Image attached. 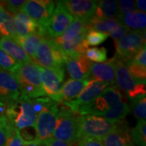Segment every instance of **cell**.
I'll list each match as a JSON object with an SVG mask.
<instances>
[{
    "label": "cell",
    "mask_w": 146,
    "mask_h": 146,
    "mask_svg": "<svg viewBox=\"0 0 146 146\" xmlns=\"http://www.w3.org/2000/svg\"><path fill=\"white\" fill-rule=\"evenodd\" d=\"M40 66L36 63L21 64L13 75L17 80L21 95L29 99L46 96L42 89Z\"/></svg>",
    "instance_id": "cell-1"
},
{
    "label": "cell",
    "mask_w": 146,
    "mask_h": 146,
    "mask_svg": "<svg viewBox=\"0 0 146 146\" xmlns=\"http://www.w3.org/2000/svg\"><path fill=\"white\" fill-rule=\"evenodd\" d=\"M6 116L19 131L35 127L36 114L30 99L25 96L21 95L18 99L7 105Z\"/></svg>",
    "instance_id": "cell-2"
},
{
    "label": "cell",
    "mask_w": 146,
    "mask_h": 146,
    "mask_svg": "<svg viewBox=\"0 0 146 146\" xmlns=\"http://www.w3.org/2000/svg\"><path fill=\"white\" fill-rule=\"evenodd\" d=\"M78 114L66 106H60L53 137L56 140L74 145L79 141Z\"/></svg>",
    "instance_id": "cell-3"
},
{
    "label": "cell",
    "mask_w": 146,
    "mask_h": 146,
    "mask_svg": "<svg viewBox=\"0 0 146 146\" xmlns=\"http://www.w3.org/2000/svg\"><path fill=\"white\" fill-rule=\"evenodd\" d=\"M67 56L54 40L44 38L36 48L35 61L42 68H64Z\"/></svg>",
    "instance_id": "cell-4"
},
{
    "label": "cell",
    "mask_w": 146,
    "mask_h": 146,
    "mask_svg": "<svg viewBox=\"0 0 146 146\" xmlns=\"http://www.w3.org/2000/svg\"><path fill=\"white\" fill-rule=\"evenodd\" d=\"M115 84L120 92H123L129 101L145 96V82H140L132 76L126 63L116 58Z\"/></svg>",
    "instance_id": "cell-5"
},
{
    "label": "cell",
    "mask_w": 146,
    "mask_h": 146,
    "mask_svg": "<svg viewBox=\"0 0 146 146\" xmlns=\"http://www.w3.org/2000/svg\"><path fill=\"white\" fill-rule=\"evenodd\" d=\"M117 122H112L102 117L94 115H79V139L94 137L102 139L116 127Z\"/></svg>",
    "instance_id": "cell-6"
},
{
    "label": "cell",
    "mask_w": 146,
    "mask_h": 146,
    "mask_svg": "<svg viewBox=\"0 0 146 146\" xmlns=\"http://www.w3.org/2000/svg\"><path fill=\"white\" fill-rule=\"evenodd\" d=\"M115 57L123 62H128L145 46V32L128 31L119 40L115 42Z\"/></svg>",
    "instance_id": "cell-7"
},
{
    "label": "cell",
    "mask_w": 146,
    "mask_h": 146,
    "mask_svg": "<svg viewBox=\"0 0 146 146\" xmlns=\"http://www.w3.org/2000/svg\"><path fill=\"white\" fill-rule=\"evenodd\" d=\"M59 104L53 100L50 104L36 115L35 123L36 140L46 142L53 137L54 131Z\"/></svg>",
    "instance_id": "cell-8"
},
{
    "label": "cell",
    "mask_w": 146,
    "mask_h": 146,
    "mask_svg": "<svg viewBox=\"0 0 146 146\" xmlns=\"http://www.w3.org/2000/svg\"><path fill=\"white\" fill-rule=\"evenodd\" d=\"M102 96L108 105L109 111L104 119L112 122H119L130 112L129 105L124 100L122 93L115 85H111L105 89Z\"/></svg>",
    "instance_id": "cell-9"
},
{
    "label": "cell",
    "mask_w": 146,
    "mask_h": 146,
    "mask_svg": "<svg viewBox=\"0 0 146 146\" xmlns=\"http://www.w3.org/2000/svg\"><path fill=\"white\" fill-rule=\"evenodd\" d=\"M54 7L55 3L54 1L29 0L25 2L22 11L39 25L46 29L52 16Z\"/></svg>",
    "instance_id": "cell-10"
},
{
    "label": "cell",
    "mask_w": 146,
    "mask_h": 146,
    "mask_svg": "<svg viewBox=\"0 0 146 146\" xmlns=\"http://www.w3.org/2000/svg\"><path fill=\"white\" fill-rule=\"evenodd\" d=\"M55 3L52 16L46 29L48 37H52V39L61 36L74 20L63 1H56Z\"/></svg>",
    "instance_id": "cell-11"
},
{
    "label": "cell",
    "mask_w": 146,
    "mask_h": 146,
    "mask_svg": "<svg viewBox=\"0 0 146 146\" xmlns=\"http://www.w3.org/2000/svg\"><path fill=\"white\" fill-rule=\"evenodd\" d=\"M40 70L42 89L45 93V95L55 101L63 87L65 77V69L45 68L41 67Z\"/></svg>",
    "instance_id": "cell-12"
},
{
    "label": "cell",
    "mask_w": 146,
    "mask_h": 146,
    "mask_svg": "<svg viewBox=\"0 0 146 146\" xmlns=\"http://www.w3.org/2000/svg\"><path fill=\"white\" fill-rule=\"evenodd\" d=\"M107 87H109V85L106 84L91 80H89L88 84L82 89V91L80 93L76 99L63 105V106H66L67 108L77 114V111L80 107L89 104L101 96Z\"/></svg>",
    "instance_id": "cell-13"
},
{
    "label": "cell",
    "mask_w": 146,
    "mask_h": 146,
    "mask_svg": "<svg viewBox=\"0 0 146 146\" xmlns=\"http://www.w3.org/2000/svg\"><path fill=\"white\" fill-rule=\"evenodd\" d=\"M115 57L111 58L106 62L92 63L89 71V80H94L106 84L109 86L115 84Z\"/></svg>",
    "instance_id": "cell-14"
},
{
    "label": "cell",
    "mask_w": 146,
    "mask_h": 146,
    "mask_svg": "<svg viewBox=\"0 0 146 146\" xmlns=\"http://www.w3.org/2000/svg\"><path fill=\"white\" fill-rule=\"evenodd\" d=\"M21 96L19 84L12 73L0 70V102L9 105Z\"/></svg>",
    "instance_id": "cell-15"
},
{
    "label": "cell",
    "mask_w": 146,
    "mask_h": 146,
    "mask_svg": "<svg viewBox=\"0 0 146 146\" xmlns=\"http://www.w3.org/2000/svg\"><path fill=\"white\" fill-rule=\"evenodd\" d=\"M12 17L17 36H25L32 33H36L43 37H48L46 28L39 25L23 11H19Z\"/></svg>",
    "instance_id": "cell-16"
},
{
    "label": "cell",
    "mask_w": 146,
    "mask_h": 146,
    "mask_svg": "<svg viewBox=\"0 0 146 146\" xmlns=\"http://www.w3.org/2000/svg\"><path fill=\"white\" fill-rule=\"evenodd\" d=\"M98 1L94 0H66L63 1L70 14L76 19L88 23L95 15Z\"/></svg>",
    "instance_id": "cell-17"
},
{
    "label": "cell",
    "mask_w": 146,
    "mask_h": 146,
    "mask_svg": "<svg viewBox=\"0 0 146 146\" xmlns=\"http://www.w3.org/2000/svg\"><path fill=\"white\" fill-rule=\"evenodd\" d=\"M131 129L127 122L121 120L117 122L115 129L109 132L101 141L103 146H133L131 138Z\"/></svg>",
    "instance_id": "cell-18"
},
{
    "label": "cell",
    "mask_w": 146,
    "mask_h": 146,
    "mask_svg": "<svg viewBox=\"0 0 146 146\" xmlns=\"http://www.w3.org/2000/svg\"><path fill=\"white\" fill-rule=\"evenodd\" d=\"M89 82V79H84V80L69 79L63 84L61 91L56 98L55 102L60 106H63L76 99V97Z\"/></svg>",
    "instance_id": "cell-19"
},
{
    "label": "cell",
    "mask_w": 146,
    "mask_h": 146,
    "mask_svg": "<svg viewBox=\"0 0 146 146\" xmlns=\"http://www.w3.org/2000/svg\"><path fill=\"white\" fill-rule=\"evenodd\" d=\"M91 64L84 54L76 58H67L65 62L67 72L73 80L88 79Z\"/></svg>",
    "instance_id": "cell-20"
},
{
    "label": "cell",
    "mask_w": 146,
    "mask_h": 146,
    "mask_svg": "<svg viewBox=\"0 0 146 146\" xmlns=\"http://www.w3.org/2000/svg\"><path fill=\"white\" fill-rule=\"evenodd\" d=\"M0 47L19 64L33 63V59L27 54L19 43L11 36L0 37Z\"/></svg>",
    "instance_id": "cell-21"
},
{
    "label": "cell",
    "mask_w": 146,
    "mask_h": 146,
    "mask_svg": "<svg viewBox=\"0 0 146 146\" xmlns=\"http://www.w3.org/2000/svg\"><path fill=\"white\" fill-rule=\"evenodd\" d=\"M119 21L130 31L145 32L146 15L145 12L135 10L126 14Z\"/></svg>",
    "instance_id": "cell-22"
},
{
    "label": "cell",
    "mask_w": 146,
    "mask_h": 146,
    "mask_svg": "<svg viewBox=\"0 0 146 146\" xmlns=\"http://www.w3.org/2000/svg\"><path fill=\"white\" fill-rule=\"evenodd\" d=\"M44 38L46 37H43L39 34L32 33L25 36H16L14 39L19 43V45L23 48L27 54L32 59H33V61H35V53L36 48Z\"/></svg>",
    "instance_id": "cell-23"
},
{
    "label": "cell",
    "mask_w": 146,
    "mask_h": 146,
    "mask_svg": "<svg viewBox=\"0 0 146 146\" xmlns=\"http://www.w3.org/2000/svg\"><path fill=\"white\" fill-rule=\"evenodd\" d=\"M119 16L118 1L116 0H102L98 2L94 16L98 18L116 19Z\"/></svg>",
    "instance_id": "cell-24"
},
{
    "label": "cell",
    "mask_w": 146,
    "mask_h": 146,
    "mask_svg": "<svg viewBox=\"0 0 146 146\" xmlns=\"http://www.w3.org/2000/svg\"><path fill=\"white\" fill-rule=\"evenodd\" d=\"M89 30V29L86 22L79 19H75L66 29V30L63 32V34L57 38H54V40L55 42H68L78 36L81 33Z\"/></svg>",
    "instance_id": "cell-25"
},
{
    "label": "cell",
    "mask_w": 146,
    "mask_h": 146,
    "mask_svg": "<svg viewBox=\"0 0 146 146\" xmlns=\"http://www.w3.org/2000/svg\"><path fill=\"white\" fill-rule=\"evenodd\" d=\"M120 21L116 19H106V18H98L94 16L90 21L87 23V25L89 29H94L96 31L101 32L107 34L110 33L115 29Z\"/></svg>",
    "instance_id": "cell-26"
},
{
    "label": "cell",
    "mask_w": 146,
    "mask_h": 146,
    "mask_svg": "<svg viewBox=\"0 0 146 146\" xmlns=\"http://www.w3.org/2000/svg\"><path fill=\"white\" fill-rule=\"evenodd\" d=\"M0 34L3 36H17L16 28L14 25L13 17L7 12L4 7L0 4Z\"/></svg>",
    "instance_id": "cell-27"
},
{
    "label": "cell",
    "mask_w": 146,
    "mask_h": 146,
    "mask_svg": "<svg viewBox=\"0 0 146 146\" xmlns=\"http://www.w3.org/2000/svg\"><path fill=\"white\" fill-rule=\"evenodd\" d=\"M131 138L133 144L137 146H146L145 120H140L136 126L130 131Z\"/></svg>",
    "instance_id": "cell-28"
},
{
    "label": "cell",
    "mask_w": 146,
    "mask_h": 146,
    "mask_svg": "<svg viewBox=\"0 0 146 146\" xmlns=\"http://www.w3.org/2000/svg\"><path fill=\"white\" fill-rule=\"evenodd\" d=\"M130 110H132L133 115L137 119L145 120L146 117V98L145 96L136 98L130 101Z\"/></svg>",
    "instance_id": "cell-29"
},
{
    "label": "cell",
    "mask_w": 146,
    "mask_h": 146,
    "mask_svg": "<svg viewBox=\"0 0 146 146\" xmlns=\"http://www.w3.org/2000/svg\"><path fill=\"white\" fill-rule=\"evenodd\" d=\"M20 65L21 64H19L0 47V70L13 74L20 67Z\"/></svg>",
    "instance_id": "cell-30"
},
{
    "label": "cell",
    "mask_w": 146,
    "mask_h": 146,
    "mask_svg": "<svg viewBox=\"0 0 146 146\" xmlns=\"http://www.w3.org/2000/svg\"><path fill=\"white\" fill-rule=\"evenodd\" d=\"M87 59L94 63H103L107 58V50L104 47L89 48L84 54Z\"/></svg>",
    "instance_id": "cell-31"
},
{
    "label": "cell",
    "mask_w": 146,
    "mask_h": 146,
    "mask_svg": "<svg viewBox=\"0 0 146 146\" xmlns=\"http://www.w3.org/2000/svg\"><path fill=\"white\" fill-rule=\"evenodd\" d=\"M125 63L128 71L134 78L140 82H145L146 67H143L140 64L133 62L132 60L126 62Z\"/></svg>",
    "instance_id": "cell-32"
},
{
    "label": "cell",
    "mask_w": 146,
    "mask_h": 146,
    "mask_svg": "<svg viewBox=\"0 0 146 146\" xmlns=\"http://www.w3.org/2000/svg\"><path fill=\"white\" fill-rule=\"evenodd\" d=\"M109 36L106 33L96 31L94 29H89L87 32L85 36V41L87 42L88 46H98L100 44L103 43Z\"/></svg>",
    "instance_id": "cell-33"
},
{
    "label": "cell",
    "mask_w": 146,
    "mask_h": 146,
    "mask_svg": "<svg viewBox=\"0 0 146 146\" xmlns=\"http://www.w3.org/2000/svg\"><path fill=\"white\" fill-rule=\"evenodd\" d=\"M26 1L24 0H7V1H2L0 2L1 5L5 7L6 11L11 15H16L19 11H22V8L25 5Z\"/></svg>",
    "instance_id": "cell-34"
},
{
    "label": "cell",
    "mask_w": 146,
    "mask_h": 146,
    "mask_svg": "<svg viewBox=\"0 0 146 146\" xmlns=\"http://www.w3.org/2000/svg\"><path fill=\"white\" fill-rule=\"evenodd\" d=\"M118 9H119L118 20H120L123 16H125L126 14L136 10L135 1H131V0L118 1Z\"/></svg>",
    "instance_id": "cell-35"
},
{
    "label": "cell",
    "mask_w": 146,
    "mask_h": 146,
    "mask_svg": "<svg viewBox=\"0 0 146 146\" xmlns=\"http://www.w3.org/2000/svg\"><path fill=\"white\" fill-rule=\"evenodd\" d=\"M6 146H24V141L21 138V134L15 127L11 131Z\"/></svg>",
    "instance_id": "cell-36"
},
{
    "label": "cell",
    "mask_w": 146,
    "mask_h": 146,
    "mask_svg": "<svg viewBox=\"0 0 146 146\" xmlns=\"http://www.w3.org/2000/svg\"><path fill=\"white\" fill-rule=\"evenodd\" d=\"M14 128V127L10 123V121L6 123L5 125L0 127V146L7 145V141L11 131Z\"/></svg>",
    "instance_id": "cell-37"
},
{
    "label": "cell",
    "mask_w": 146,
    "mask_h": 146,
    "mask_svg": "<svg viewBox=\"0 0 146 146\" xmlns=\"http://www.w3.org/2000/svg\"><path fill=\"white\" fill-rule=\"evenodd\" d=\"M128 31H130V30H128L125 27V25L120 21L118 24V25L115 27V29L110 33L109 36H110L115 42H116V41L119 40L120 38H122Z\"/></svg>",
    "instance_id": "cell-38"
},
{
    "label": "cell",
    "mask_w": 146,
    "mask_h": 146,
    "mask_svg": "<svg viewBox=\"0 0 146 146\" xmlns=\"http://www.w3.org/2000/svg\"><path fill=\"white\" fill-rule=\"evenodd\" d=\"M79 146H103L101 139L94 137H82L79 139Z\"/></svg>",
    "instance_id": "cell-39"
},
{
    "label": "cell",
    "mask_w": 146,
    "mask_h": 146,
    "mask_svg": "<svg viewBox=\"0 0 146 146\" xmlns=\"http://www.w3.org/2000/svg\"><path fill=\"white\" fill-rule=\"evenodd\" d=\"M133 62L140 64L143 67H146V49L145 46L143 47L139 52L131 59Z\"/></svg>",
    "instance_id": "cell-40"
},
{
    "label": "cell",
    "mask_w": 146,
    "mask_h": 146,
    "mask_svg": "<svg viewBox=\"0 0 146 146\" xmlns=\"http://www.w3.org/2000/svg\"><path fill=\"white\" fill-rule=\"evenodd\" d=\"M44 144H45V146H72V145H70L68 143L56 140L54 137H51L48 141L44 142Z\"/></svg>",
    "instance_id": "cell-41"
},
{
    "label": "cell",
    "mask_w": 146,
    "mask_h": 146,
    "mask_svg": "<svg viewBox=\"0 0 146 146\" xmlns=\"http://www.w3.org/2000/svg\"><path fill=\"white\" fill-rule=\"evenodd\" d=\"M135 4H136V8L137 11H141V12H145L146 11V2L145 0H137L135 1Z\"/></svg>",
    "instance_id": "cell-42"
},
{
    "label": "cell",
    "mask_w": 146,
    "mask_h": 146,
    "mask_svg": "<svg viewBox=\"0 0 146 146\" xmlns=\"http://www.w3.org/2000/svg\"><path fill=\"white\" fill-rule=\"evenodd\" d=\"M24 146H45L43 142L35 140L32 141H24Z\"/></svg>",
    "instance_id": "cell-43"
},
{
    "label": "cell",
    "mask_w": 146,
    "mask_h": 146,
    "mask_svg": "<svg viewBox=\"0 0 146 146\" xmlns=\"http://www.w3.org/2000/svg\"><path fill=\"white\" fill-rule=\"evenodd\" d=\"M8 122H9V120L7 119V117L0 119V127H1V126L5 125L6 123H7Z\"/></svg>",
    "instance_id": "cell-44"
}]
</instances>
